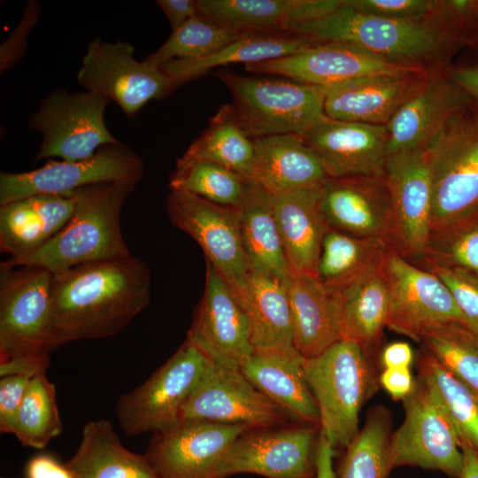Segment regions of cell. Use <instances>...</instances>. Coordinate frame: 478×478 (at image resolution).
Instances as JSON below:
<instances>
[{"label": "cell", "instance_id": "11a10c76", "mask_svg": "<svg viewBox=\"0 0 478 478\" xmlns=\"http://www.w3.org/2000/svg\"><path fill=\"white\" fill-rule=\"evenodd\" d=\"M380 360L384 369L409 367L413 360V351L406 342H393L382 349Z\"/></svg>", "mask_w": 478, "mask_h": 478}, {"label": "cell", "instance_id": "ba28073f", "mask_svg": "<svg viewBox=\"0 0 478 478\" xmlns=\"http://www.w3.org/2000/svg\"><path fill=\"white\" fill-rule=\"evenodd\" d=\"M110 100L91 92L59 88L48 94L28 120L41 134L35 161L60 158L78 161L102 146L120 143L107 128L104 112Z\"/></svg>", "mask_w": 478, "mask_h": 478}, {"label": "cell", "instance_id": "c3c4849f", "mask_svg": "<svg viewBox=\"0 0 478 478\" xmlns=\"http://www.w3.org/2000/svg\"><path fill=\"white\" fill-rule=\"evenodd\" d=\"M26 375H6L0 380V430L12 434L17 414L29 382Z\"/></svg>", "mask_w": 478, "mask_h": 478}, {"label": "cell", "instance_id": "4316f807", "mask_svg": "<svg viewBox=\"0 0 478 478\" xmlns=\"http://www.w3.org/2000/svg\"><path fill=\"white\" fill-rule=\"evenodd\" d=\"M427 72L366 78L324 88L325 115L342 121L387 125Z\"/></svg>", "mask_w": 478, "mask_h": 478}, {"label": "cell", "instance_id": "52a82bcc", "mask_svg": "<svg viewBox=\"0 0 478 478\" xmlns=\"http://www.w3.org/2000/svg\"><path fill=\"white\" fill-rule=\"evenodd\" d=\"M211 359L186 339L175 353L143 383L122 395L115 414L127 436L164 430L181 419V411Z\"/></svg>", "mask_w": 478, "mask_h": 478}, {"label": "cell", "instance_id": "f35d334b", "mask_svg": "<svg viewBox=\"0 0 478 478\" xmlns=\"http://www.w3.org/2000/svg\"><path fill=\"white\" fill-rule=\"evenodd\" d=\"M252 180L212 161L182 156L170 176L169 189L181 190L212 203L238 208Z\"/></svg>", "mask_w": 478, "mask_h": 478}, {"label": "cell", "instance_id": "6f0895ef", "mask_svg": "<svg viewBox=\"0 0 478 478\" xmlns=\"http://www.w3.org/2000/svg\"><path fill=\"white\" fill-rule=\"evenodd\" d=\"M460 449L464 458L461 478H478V451L466 443L460 444Z\"/></svg>", "mask_w": 478, "mask_h": 478}, {"label": "cell", "instance_id": "cb8c5ba5", "mask_svg": "<svg viewBox=\"0 0 478 478\" xmlns=\"http://www.w3.org/2000/svg\"><path fill=\"white\" fill-rule=\"evenodd\" d=\"M304 358L295 348L254 351L243 374L289 418L320 424V412L305 375Z\"/></svg>", "mask_w": 478, "mask_h": 478}, {"label": "cell", "instance_id": "83f0119b", "mask_svg": "<svg viewBox=\"0 0 478 478\" xmlns=\"http://www.w3.org/2000/svg\"><path fill=\"white\" fill-rule=\"evenodd\" d=\"M74 199L69 195L41 194L0 205V250L11 258L40 249L69 221Z\"/></svg>", "mask_w": 478, "mask_h": 478}, {"label": "cell", "instance_id": "277c9868", "mask_svg": "<svg viewBox=\"0 0 478 478\" xmlns=\"http://www.w3.org/2000/svg\"><path fill=\"white\" fill-rule=\"evenodd\" d=\"M305 375L320 412V433L335 451L345 449L358 431V414L375 392L377 381L367 351L341 339L305 358Z\"/></svg>", "mask_w": 478, "mask_h": 478}, {"label": "cell", "instance_id": "f1b7e54d", "mask_svg": "<svg viewBox=\"0 0 478 478\" xmlns=\"http://www.w3.org/2000/svg\"><path fill=\"white\" fill-rule=\"evenodd\" d=\"M321 186L274 197L275 215L290 273L317 276L328 230L320 203Z\"/></svg>", "mask_w": 478, "mask_h": 478}, {"label": "cell", "instance_id": "4fadbf2b", "mask_svg": "<svg viewBox=\"0 0 478 478\" xmlns=\"http://www.w3.org/2000/svg\"><path fill=\"white\" fill-rule=\"evenodd\" d=\"M405 420L388 444L389 473L401 466L439 470L461 478L464 458L445 413L421 383L404 400Z\"/></svg>", "mask_w": 478, "mask_h": 478}, {"label": "cell", "instance_id": "30bf717a", "mask_svg": "<svg viewBox=\"0 0 478 478\" xmlns=\"http://www.w3.org/2000/svg\"><path fill=\"white\" fill-rule=\"evenodd\" d=\"M166 213L171 223L189 235L229 286L238 302L251 274L237 208L212 203L194 194L170 190Z\"/></svg>", "mask_w": 478, "mask_h": 478}, {"label": "cell", "instance_id": "9f6ffc18", "mask_svg": "<svg viewBox=\"0 0 478 478\" xmlns=\"http://www.w3.org/2000/svg\"><path fill=\"white\" fill-rule=\"evenodd\" d=\"M335 452L328 440L319 433L314 478H336L333 466Z\"/></svg>", "mask_w": 478, "mask_h": 478}, {"label": "cell", "instance_id": "8fae6325", "mask_svg": "<svg viewBox=\"0 0 478 478\" xmlns=\"http://www.w3.org/2000/svg\"><path fill=\"white\" fill-rule=\"evenodd\" d=\"M77 80L86 91L115 102L129 118L150 100L167 96L174 90L160 66L135 58L132 44L99 38L89 43Z\"/></svg>", "mask_w": 478, "mask_h": 478}, {"label": "cell", "instance_id": "7bdbcfd3", "mask_svg": "<svg viewBox=\"0 0 478 478\" xmlns=\"http://www.w3.org/2000/svg\"><path fill=\"white\" fill-rule=\"evenodd\" d=\"M389 417L382 409L372 411L363 428L345 448L336 478H388Z\"/></svg>", "mask_w": 478, "mask_h": 478}, {"label": "cell", "instance_id": "836d02e7", "mask_svg": "<svg viewBox=\"0 0 478 478\" xmlns=\"http://www.w3.org/2000/svg\"><path fill=\"white\" fill-rule=\"evenodd\" d=\"M315 42L289 33H247L220 50L196 60H171L160 65L173 89L207 74L212 69L235 63L252 64L301 51Z\"/></svg>", "mask_w": 478, "mask_h": 478}, {"label": "cell", "instance_id": "60d3db41", "mask_svg": "<svg viewBox=\"0 0 478 478\" xmlns=\"http://www.w3.org/2000/svg\"><path fill=\"white\" fill-rule=\"evenodd\" d=\"M246 34L197 15L173 31L168 39L145 59L159 66L171 60L204 58Z\"/></svg>", "mask_w": 478, "mask_h": 478}, {"label": "cell", "instance_id": "9a60e30c", "mask_svg": "<svg viewBox=\"0 0 478 478\" xmlns=\"http://www.w3.org/2000/svg\"><path fill=\"white\" fill-rule=\"evenodd\" d=\"M318 439L312 426L251 429L232 443L212 478L243 473L266 478H314Z\"/></svg>", "mask_w": 478, "mask_h": 478}, {"label": "cell", "instance_id": "f546056e", "mask_svg": "<svg viewBox=\"0 0 478 478\" xmlns=\"http://www.w3.org/2000/svg\"><path fill=\"white\" fill-rule=\"evenodd\" d=\"M295 348L305 358L343 339L335 300L316 276L290 273L287 281Z\"/></svg>", "mask_w": 478, "mask_h": 478}, {"label": "cell", "instance_id": "7c38bea8", "mask_svg": "<svg viewBox=\"0 0 478 478\" xmlns=\"http://www.w3.org/2000/svg\"><path fill=\"white\" fill-rule=\"evenodd\" d=\"M143 173L144 164L136 152L121 143L107 144L86 159H48L32 171L1 172L0 205L35 195H69L81 187L101 182L136 185Z\"/></svg>", "mask_w": 478, "mask_h": 478}, {"label": "cell", "instance_id": "8d00e7d4", "mask_svg": "<svg viewBox=\"0 0 478 478\" xmlns=\"http://www.w3.org/2000/svg\"><path fill=\"white\" fill-rule=\"evenodd\" d=\"M422 384L451 421L459 440L478 451V393L425 349L418 361Z\"/></svg>", "mask_w": 478, "mask_h": 478}, {"label": "cell", "instance_id": "f6af8a7d", "mask_svg": "<svg viewBox=\"0 0 478 478\" xmlns=\"http://www.w3.org/2000/svg\"><path fill=\"white\" fill-rule=\"evenodd\" d=\"M418 263L419 266L436 274L444 283L466 325L478 331V272L425 258Z\"/></svg>", "mask_w": 478, "mask_h": 478}, {"label": "cell", "instance_id": "4dcf8cb0", "mask_svg": "<svg viewBox=\"0 0 478 478\" xmlns=\"http://www.w3.org/2000/svg\"><path fill=\"white\" fill-rule=\"evenodd\" d=\"M327 288V287H326ZM337 307L343 339L365 351L376 345L388 326L391 293L382 269L328 289Z\"/></svg>", "mask_w": 478, "mask_h": 478}, {"label": "cell", "instance_id": "f907efd6", "mask_svg": "<svg viewBox=\"0 0 478 478\" xmlns=\"http://www.w3.org/2000/svg\"><path fill=\"white\" fill-rule=\"evenodd\" d=\"M25 478H77L74 473L55 456L40 453L26 464Z\"/></svg>", "mask_w": 478, "mask_h": 478}, {"label": "cell", "instance_id": "816d5d0a", "mask_svg": "<svg viewBox=\"0 0 478 478\" xmlns=\"http://www.w3.org/2000/svg\"><path fill=\"white\" fill-rule=\"evenodd\" d=\"M379 382L394 400H404L416 385L409 367L385 368Z\"/></svg>", "mask_w": 478, "mask_h": 478}, {"label": "cell", "instance_id": "44dd1931", "mask_svg": "<svg viewBox=\"0 0 478 478\" xmlns=\"http://www.w3.org/2000/svg\"><path fill=\"white\" fill-rule=\"evenodd\" d=\"M445 70L428 71L387 123L389 156L427 146L455 115L472 105Z\"/></svg>", "mask_w": 478, "mask_h": 478}, {"label": "cell", "instance_id": "bcb514c9", "mask_svg": "<svg viewBox=\"0 0 478 478\" xmlns=\"http://www.w3.org/2000/svg\"><path fill=\"white\" fill-rule=\"evenodd\" d=\"M358 12L397 20H417L440 13L446 1L435 0H345Z\"/></svg>", "mask_w": 478, "mask_h": 478}, {"label": "cell", "instance_id": "3957f363", "mask_svg": "<svg viewBox=\"0 0 478 478\" xmlns=\"http://www.w3.org/2000/svg\"><path fill=\"white\" fill-rule=\"evenodd\" d=\"M135 186L107 181L73 191L74 209L66 225L40 249L7 261L58 274L82 264L131 255L121 232L120 212Z\"/></svg>", "mask_w": 478, "mask_h": 478}, {"label": "cell", "instance_id": "1f68e13d", "mask_svg": "<svg viewBox=\"0 0 478 478\" xmlns=\"http://www.w3.org/2000/svg\"><path fill=\"white\" fill-rule=\"evenodd\" d=\"M66 465L77 478H159L145 454L127 450L106 419L83 426L80 444Z\"/></svg>", "mask_w": 478, "mask_h": 478}, {"label": "cell", "instance_id": "e0dca14e", "mask_svg": "<svg viewBox=\"0 0 478 478\" xmlns=\"http://www.w3.org/2000/svg\"><path fill=\"white\" fill-rule=\"evenodd\" d=\"M251 429L245 425L180 420L154 433L144 454L159 478H212L232 443Z\"/></svg>", "mask_w": 478, "mask_h": 478}, {"label": "cell", "instance_id": "ffe728a7", "mask_svg": "<svg viewBox=\"0 0 478 478\" xmlns=\"http://www.w3.org/2000/svg\"><path fill=\"white\" fill-rule=\"evenodd\" d=\"M186 339L212 361L239 370L255 351L250 321L243 308L208 261L204 291Z\"/></svg>", "mask_w": 478, "mask_h": 478}, {"label": "cell", "instance_id": "d590c367", "mask_svg": "<svg viewBox=\"0 0 478 478\" xmlns=\"http://www.w3.org/2000/svg\"><path fill=\"white\" fill-rule=\"evenodd\" d=\"M393 248L386 238L358 237L328 229L319 258L317 277L328 289L382 269Z\"/></svg>", "mask_w": 478, "mask_h": 478}, {"label": "cell", "instance_id": "b9f144b4", "mask_svg": "<svg viewBox=\"0 0 478 478\" xmlns=\"http://www.w3.org/2000/svg\"><path fill=\"white\" fill-rule=\"evenodd\" d=\"M62 430L54 385L45 374L33 377L17 414L12 434L24 446L40 450Z\"/></svg>", "mask_w": 478, "mask_h": 478}, {"label": "cell", "instance_id": "d6a6232c", "mask_svg": "<svg viewBox=\"0 0 478 478\" xmlns=\"http://www.w3.org/2000/svg\"><path fill=\"white\" fill-rule=\"evenodd\" d=\"M287 281L265 272L251 271L239 303L249 319L255 351L295 347Z\"/></svg>", "mask_w": 478, "mask_h": 478}, {"label": "cell", "instance_id": "484cf974", "mask_svg": "<svg viewBox=\"0 0 478 478\" xmlns=\"http://www.w3.org/2000/svg\"><path fill=\"white\" fill-rule=\"evenodd\" d=\"M255 161L251 179L274 197L320 187L329 178L322 162L294 134L254 138Z\"/></svg>", "mask_w": 478, "mask_h": 478}, {"label": "cell", "instance_id": "ac0fdd59", "mask_svg": "<svg viewBox=\"0 0 478 478\" xmlns=\"http://www.w3.org/2000/svg\"><path fill=\"white\" fill-rule=\"evenodd\" d=\"M244 68L250 73L278 74L321 88L366 78L427 72L395 65L361 49L336 42H315L295 54L246 64Z\"/></svg>", "mask_w": 478, "mask_h": 478}, {"label": "cell", "instance_id": "7dc6e473", "mask_svg": "<svg viewBox=\"0 0 478 478\" xmlns=\"http://www.w3.org/2000/svg\"><path fill=\"white\" fill-rule=\"evenodd\" d=\"M40 13V3L29 1L19 25L0 47L1 73L12 69L24 56L28 35L39 20Z\"/></svg>", "mask_w": 478, "mask_h": 478}, {"label": "cell", "instance_id": "91938a15", "mask_svg": "<svg viewBox=\"0 0 478 478\" xmlns=\"http://www.w3.org/2000/svg\"><path fill=\"white\" fill-rule=\"evenodd\" d=\"M2 478H4V477H2Z\"/></svg>", "mask_w": 478, "mask_h": 478}, {"label": "cell", "instance_id": "681fc988", "mask_svg": "<svg viewBox=\"0 0 478 478\" xmlns=\"http://www.w3.org/2000/svg\"><path fill=\"white\" fill-rule=\"evenodd\" d=\"M462 59L455 66L446 68V73L470 97L478 112V27L473 34Z\"/></svg>", "mask_w": 478, "mask_h": 478}, {"label": "cell", "instance_id": "8992f818", "mask_svg": "<svg viewBox=\"0 0 478 478\" xmlns=\"http://www.w3.org/2000/svg\"><path fill=\"white\" fill-rule=\"evenodd\" d=\"M53 274L43 267L0 266V360L50 356Z\"/></svg>", "mask_w": 478, "mask_h": 478}, {"label": "cell", "instance_id": "ee69618b", "mask_svg": "<svg viewBox=\"0 0 478 478\" xmlns=\"http://www.w3.org/2000/svg\"><path fill=\"white\" fill-rule=\"evenodd\" d=\"M424 258L478 272V207L434 228Z\"/></svg>", "mask_w": 478, "mask_h": 478}, {"label": "cell", "instance_id": "2e32d148", "mask_svg": "<svg viewBox=\"0 0 478 478\" xmlns=\"http://www.w3.org/2000/svg\"><path fill=\"white\" fill-rule=\"evenodd\" d=\"M289 416L239 369L211 360L183 405L180 420H202L253 428H275Z\"/></svg>", "mask_w": 478, "mask_h": 478}, {"label": "cell", "instance_id": "7a4b0ae2", "mask_svg": "<svg viewBox=\"0 0 478 478\" xmlns=\"http://www.w3.org/2000/svg\"><path fill=\"white\" fill-rule=\"evenodd\" d=\"M150 299L149 268L132 254L53 274V348L117 335L146 308Z\"/></svg>", "mask_w": 478, "mask_h": 478}, {"label": "cell", "instance_id": "9c48e42d", "mask_svg": "<svg viewBox=\"0 0 478 478\" xmlns=\"http://www.w3.org/2000/svg\"><path fill=\"white\" fill-rule=\"evenodd\" d=\"M428 148L433 230L478 207V112L473 104L455 115Z\"/></svg>", "mask_w": 478, "mask_h": 478}, {"label": "cell", "instance_id": "ab89813d", "mask_svg": "<svg viewBox=\"0 0 478 478\" xmlns=\"http://www.w3.org/2000/svg\"><path fill=\"white\" fill-rule=\"evenodd\" d=\"M419 342L443 366L478 393V331L449 320L424 328Z\"/></svg>", "mask_w": 478, "mask_h": 478}, {"label": "cell", "instance_id": "5b68a950", "mask_svg": "<svg viewBox=\"0 0 478 478\" xmlns=\"http://www.w3.org/2000/svg\"><path fill=\"white\" fill-rule=\"evenodd\" d=\"M216 75L230 92L236 116L252 138L286 134L304 136L326 117L324 88L226 70Z\"/></svg>", "mask_w": 478, "mask_h": 478}, {"label": "cell", "instance_id": "e575fe53", "mask_svg": "<svg viewBox=\"0 0 478 478\" xmlns=\"http://www.w3.org/2000/svg\"><path fill=\"white\" fill-rule=\"evenodd\" d=\"M237 211L242 240L251 270L287 281L290 269L277 224L274 197L252 180Z\"/></svg>", "mask_w": 478, "mask_h": 478}, {"label": "cell", "instance_id": "603a6c76", "mask_svg": "<svg viewBox=\"0 0 478 478\" xmlns=\"http://www.w3.org/2000/svg\"><path fill=\"white\" fill-rule=\"evenodd\" d=\"M320 203L328 229L390 241L391 204L384 175L328 178L321 186Z\"/></svg>", "mask_w": 478, "mask_h": 478}, {"label": "cell", "instance_id": "db71d44e", "mask_svg": "<svg viewBox=\"0 0 478 478\" xmlns=\"http://www.w3.org/2000/svg\"><path fill=\"white\" fill-rule=\"evenodd\" d=\"M156 3L168 19L173 31L199 15L194 0H158Z\"/></svg>", "mask_w": 478, "mask_h": 478}, {"label": "cell", "instance_id": "5bb4252c", "mask_svg": "<svg viewBox=\"0 0 478 478\" xmlns=\"http://www.w3.org/2000/svg\"><path fill=\"white\" fill-rule=\"evenodd\" d=\"M384 176L391 204L390 241L409 261L425 256L432 232L433 181L428 145L388 157Z\"/></svg>", "mask_w": 478, "mask_h": 478}, {"label": "cell", "instance_id": "680465c9", "mask_svg": "<svg viewBox=\"0 0 478 478\" xmlns=\"http://www.w3.org/2000/svg\"><path fill=\"white\" fill-rule=\"evenodd\" d=\"M474 6L475 15H476V18H477V20H478V0L474 1Z\"/></svg>", "mask_w": 478, "mask_h": 478}, {"label": "cell", "instance_id": "f5cc1de1", "mask_svg": "<svg viewBox=\"0 0 478 478\" xmlns=\"http://www.w3.org/2000/svg\"><path fill=\"white\" fill-rule=\"evenodd\" d=\"M50 364V356L20 357L6 360H0V375L19 374L35 377L45 374Z\"/></svg>", "mask_w": 478, "mask_h": 478}, {"label": "cell", "instance_id": "6da1fadb", "mask_svg": "<svg viewBox=\"0 0 478 478\" xmlns=\"http://www.w3.org/2000/svg\"><path fill=\"white\" fill-rule=\"evenodd\" d=\"M473 27L453 1H446L444 10L434 16L397 20L358 12L343 0L333 12L298 25L290 34L318 43L347 44L395 65L431 71L445 67L469 44Z\"/></svg>", "mask_w": 478, "mask_h": 478}, {"label": "cell", "instance_id": "7402d4cb", "mask_svg": "<svg viewBox=\"0 0 478 478\" xmlns=\"http://www.w3.org/2000/svg\"><path fill=\"white\" fill-rule=\"evenodd\" d=\"M329 178L381 177L389 157L386 125L325 117L303 136Z\"/></svg>", "mask_w": 478, "mask_h": 478}, {"label": "cell", "instance_id": "d4e9b609", "mask_svg": "<svg viewBox=\"0 0 478 478\" xmlns=\"http://www.w3.org/2000/svg\"><path fill=\"white\" fill-rule=\"evenodd\" d=\"M199 15L243 33H289L335 11L343 0H196Z\"/></svg>", "mask_w": 478, "mask_h": 478}, {"label": "cell", "instance_id": "d6986e66", "mask_svg": "<svg viewBox=\"0 0 478 478\" xmlns=\"http://www.w3.org/2000/svg\"><path fill=\"white\" fill-rule=\"evenodd\" d=\"M382 274L391 293L387 328L419 342L421 331L432 325L465 320L449 289L434 274L412 263L392 248Z\"/></svg>", "mask_w": 478, "mask_h": 478}, {"label": "cell", "instance_id": "74e56055", "mask_svg": "<svg viewBox=\"0 0 478 478\" xmlns=\"http://www.w3.org/2000/svg\"><path fill=\"white\" fill-rule=\"evenodd\" d=\"M183 155L214 162L251 179L254 138L242 126L233 106L224 104Z\"/></svg>", "mask_w": 478, "mask_h": 478}]
</instances>
